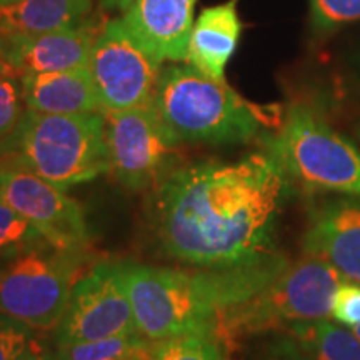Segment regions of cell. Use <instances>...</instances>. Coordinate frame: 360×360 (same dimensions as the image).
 Wrapping results in <instances>:
<instances>
[{
	"mask_svg": "<svg viewBox=\"0 0 360 360\" xmlns=\"http://www.w3.org/2000/svg\"><path fill=\"white\" fill-rule=\"evenodd\" d=\"M294 184L267 150L236 162L180 165L152 191L150 222L167 259L237 267L277 254V224Z\"/></svg>",
	"mask_w": 360,
	"mask_h": 360,
	"instance_id": "1",
	"label": "cell"
},
{
	"mask_svg": "<svg viewBox=\"0 0 360 360\" xmlns=\"http://www.w3.org/2000/svg\"><path fill=\"white\" fill-rule=\"evenodd\" d=\"M120 264L137 330L148 340L162 342L184 335H215L219 314L262 290L289 260L274 254L254 264L202 270Z\"/></svg>",
	"mask_w": 360,
	"mask_h": 360,
	"instance_id": "2",
	"label": "cell"
},
{
	"mask_svg": "<svg viewBox=\"0 0 360 360\" xmlns=\"http://www.w3.org/2000/svg\"><path fill=\"white\" fill-rule=\"evenodd\" d=\"M154 103L182 143H247L270 132L274 122L267 109L191 64L162 67Z\"/></svg>",
	"mask_w": 360,
	"mask_h": 360,
	"instance_id": "3",
	"label": "cell"
},
{
	"mask_svg": "<svg viewBox=\"0 0 360 360\" xmlns=\"http://www.w3.org/2000/svg\"><path fill=\"white\" fill-rule=\"evenodd\" d=\"M0 159L64 188L109 172L103 112L44 114L25 109Z\"/></svg>",
	"mask_w": 360,
	"mask_h": 360,
	"instance_id": "4",
	"label": "cell"
},
{
	"mask_svg": "<svg viewBox=\"0 0 360 360\" xmlns=\"http://www.w3.org/2000/svg\"><path fill=\"white\" fill-rule=\"evenodd\" d=\"M345 278L326 260L305 254L244 302L222 310L215 322L220 342H233L295 323L328 319Z\"/></svg>",
	"mask_w": 360,
	"mask_h": 360,
	"instance_id": "5",
	"label": "cell"
},
{
	"mask_svg": "<svg viewBox=\"0 0 360 360\" xmlns=\"http://www.w3.org/2000/svg\"><path fill=\"white\" fill-rule=\"evenodd\" d=\"M260 141L294 187L360 197V150L305 103L290 105Z\"/></svg>",
	"mask_w": 360,
	"mask_h": 360,
	"instance_id": "6",
	"label": "cell"
},
{
	"mask_svg": "<svg viewBox=\"0 0 360 360\" xmlns=\"http://www.w3.org/2000/svg\"><path fill=\"white\" fill-rule=\"evenodd\" d=\"M96 262L90 249H62L49 240L7 259L0 267V312L37 332L53 330L72 287Z\"/></svg>",
	"mask_w": 360,
	"mask_h": 360,
	"instance_id": "7",
	"label": "cell"
},
{
	"mask_svg": "<svg viewBox=\"0 0 360 360\" xmlns=\"http://www.w3.org/2000/svg\"><path fill=\"white\" fill-rule=\"evenodd\" d=\"M109 172L129 191H154L180 165L177 135L164 122L155 103L103 112Z\"/></svg>",
	"mask_w": 360,
	"mask_h": 360,
	"instance_id": "8",
	"label": "cell"
},
{
	"mask_svg": "<svg viewBox=\"0 0 360 360\" xmlns=\"http://www.w3.org/2000/svg\"><path fill=\"white\" fill-rule=\"evenodd\" d=\"M135 332L139 330L122 264L97 260L72 287L62 319L53 328V345Z\"/></svg>",
	"mask_w": 360,
	"mask_h": 360,
	"instance_id": "9",
	"label": "cell"
},
{
	"mask_svg": "<svg viewBox=\"0 0 360 360\" xmlns=\"http://www.w3.org/2000/svg\"><path fill=\"white\" fill-rule=\"evenodd\" d=\"M89 70L102 112H115L154 102L162 62L134 37L120 17L102 27Z\"/></svg>",
	"mask_w": 360,
	"mask_h": 360,
	"instance_id": "10",
	"label": "cell"
},
{
	"mask_svg": "<svg viewBox=\"0 0 360 360\" xmlns=\"http://www.w3.org/2000/svg\"><path fill=\"white\" fill-rule=\"evenodd\" d=\"M0 199L52 245L90 249V231L82 207L64 188L0 159Z\"/></svg>",
	"mask_w": 360,
	"mask_h": 360,
	"instance_id": "11",
	"label": "cell"
},
{
	"mask_svg": "<svg viewBox=\"0 0 360 360\" xmlns=\"http://www.w3.org/2000/svg\"><path fill=\"white\" fill-rule=\"evenodd\" d=\"M102 29L84 24L72 29L30 34H0V49L17 74L70 70L89 67L90 53Z\"/></svg>",
	"mask_w": 360,
	"mask_h": 360,
	"instance_id": "12",
	"label": "cell"
},
{
	"mask_svg": "<svg viewBox=\"0 0 360 360\" xmlns=\"http://www.w3.org/2000/svg\"><path fill=\"white\" fill-rule=\"evenodd\" d=\"M302 249L326 260L347 281L360 283V197H337L315 207Z\"/></svg>",
	"mask_w": 360,
	"mask_h": 360,
	"instance_id": "13",
	"label": "cell"
},
{
	"mask_svg": "<svg viewBox=\"0 0 360 360\" xmlns=\"http://www.w3.org/2000/svg\"><path fill=\"white\" fill-rule=\"evenodd\" d=\"M197 0H130L124 22L157 60H187Z\"/></svg>",
	"mask_w": 360,
	"mask_h": 360,
	"instance_id": "14",
	"label": "cell"
},
{
	"mask_svg": "<svg viewBox=\"0 0 360 360\" xmlns=\"http://www.w3.org/2000/svg\"><path fill=\"white\" fill-rule=\"evenodd\" d=\"M240 32L237 0L204 8L193 22L186 62L207 77L225 82V67L236 52Z\"/></svg>",
	"mask_w": 360,
	"mask_h": 360,
	"instance_id": "15",
	"label": "cell"
},
{
	"mask_svg": "<svg viewBox=\"0 0 360 360\" xmlns=\"http://www.w3.org/2000/svg\"><path fill=\"white\" fill-rule=\"evenodd\" d=\"M25 107L44 114L102 112L89 67L22 75Z\"/></svg>",
	"mask_w": 360,
	"mask_h": 360,
	"instance_id": "16",
	"label": "cell"
},
{
	"mask_svg": "<svg viewBox=\"0 0 360 360\" xmlns=\"http://www.w3.org/2000/svg\"><path fill=\"white\" fill-rule=\"evenodd\" d=\"M92 0H12L0 8V34H30L84 24Z\"/></svg>",
	"mask_w": 360,
	"mask_h": 360,
	"instance_id": "17",
	"label": "cell"
},
{
	"mask_svg": "<svg viewBox=\"0 0 360 360\" xmlns=\"http://www.w3.org/2000/svg\"><path fill=\"white\" fill-rule=\"evenodd\" d=\"M289 332L309 360H360L359 337L328 319L295 323Z\"/></svg>",
	"mask_w": 360,
	"mask_h": 360,
	"instance_id": "18",
	"label": "cell"
},
{
	"mask_svg": "<svg viewBox=\"0 0 360 360\" xmlns=\"http://www.w3.org/2000/svg\"><path fill=\"white\" fill-rule=\"evenodd\" d=\"M159 342L148 340L141 332L107 339L53 345L57 360H129L152 359Z\"/></svg>",
	"mask_w": 360,
	"mask_h": 360,
	"instance_id": "19",
	"label": "cell"
},
{
	"mask_svg": "<svg viewBox=\"0 0 360 360\" xmlns=\"http://www.w3.org/2000/svg\"><path fill=\"white\" fill-rule=\"evenodd\" d=\"M152 360H225L222 342L214 334L174 337L157 344Z\"/></svg>",
	"mask_w": 360,
	"mask_h": 360,
	"instance_id": "20",
	"label": "cell"
},
{
	"mask_svg": "<svg viewBox=\"0 0 360 360\" xmlns=\"http://www.w3.org/2000/svg\"><path fill=\"white\" fill-rule=\"evenodd\" d=\"M44 240L32 224L0 199V257H15Z\"/></svg>",
	"mask_w": 360,
	"mask_h": 360,
	"instance_id": "21",
	"label": "cell"
},
{
	"mask_svg": "<svg viewBox=\"0 0 360 360\" xmlns=\"http://www.w3.org/2000/svg\"><path fill=\"white\" fill-rule=\"evenodd\" d=\"M25 109L22 75L11 67L0 74V143L13 134Z\"/></svg>",
	"mask_w": 360,
	"mask_h": 360,
	"instance_id": "22",
	"label": "cell"
},
{
	"mask_svg": "<svg viewBox=\"0 0 360 360\" xmlns=\"http://www.w3.org/2000/svg\"><path fill=\"white\" fill-rule=\"evenodd\" d=\"M310 19L319 34H330L360 20V0H310Z\"/></svg>",
	"mask_w": 360,
	"mask_h": 360,
	"instance_id": "23",
	"label": "cell"
},
{
	"mask_svg": "<svg viewBox=\"0 0 360 360\" xmlns=\"http://www.w3.org/2000/svg\"><path fill=\"white\" fill-rule=\"evenodd\" d=\"M35 335V328L0 312V360H19Z\"/></svg>",
	"mask_w": 360,
	"mask_h": 360,
	"instance_id": "24",
	"label": "cell"
},
{
	"mask_svg": "<svg viewBox=\"0 0 360 360\" xmlns=\"http://www.w3.org/2000/svg\"><path fill=\"white\" fill-rule=\"evenodd\" d=\"M330 317L340 326L354 328L360 323V283L345 278L332 300Z\"/></svg>",
	"mask_w": 360,
	"mask_h": 360,
	"instance_id": "25",
	"label": "cell"
},
{
	"mask_svg": "<svg viewBox=\"0 0 360 360\" xmlns=\"http://www.w3.org/2000/svg\"><path fill=\"white\" fill-rule=\"evenodd\" d=\"M267 360H309L294 339H282L270 350Z\"/></svg>",
	"mask_w": 360,
	"mask_h": 360,
	"instance_id": "26",
	"label": "cell"
},
{
	"mask_svg": "<svg viewBox=\"0 0 360 360\" xmlns=\"http://www.w3.org/2000/svg\"><path fill=\"white\" fill-rule=\"evenodd\" d=\"M19 360H57V357L56 350L47 344V340L35 335Z\"/></svg>",
	"mask_w": 360,
	"mask_h": 360,
	"instance_id": "27",
	"label": "cell"
},
{
	"mask_svg": "<svg viewBox=\"0 0 360 360\" xmlns=\"http://www.w3.org/2000/svg\"><path fill=\"white\" fill-rule=\"evenodd\" d=\"M101 2L105 8H120V11H124L130 0H101Z\"/></svg>",
	"mask_w": 360,
	"mask_h": 360,
	"instance_id": "28",
	"label": "cell"
},
{
	"mask_svg": "<svg viewBox=\"0 0 360 360\" xmlns=\"http://www.w3.org/2000/svg\"><path fill=\"white\" fill-rule=\"evenodd\" d=\"M7 69H11V65L7 64L6 57H4V52H2V49H0V74H2V72H6Z\"/></svg>",
	"mask_w": 360,
	"mask_h": 360,
	"instance_id": "29",
	"label": "cell"
},
{
	"mask_svg": "<svg viewBox=\"0 0 360 360\" xmlns=\"http://www.w3.org/2000/svg\"><path fill=\"white\" fill-rule=\"evenodd\" d=\"M350 330H352V332H354V334H355V335H357V337H359V339H360V323H359V326H355L354 328H350Z\"/></svg>",
	"mask_w": 360,
	"mask_h": 360,
	"instance_id": "30",
	"label": "cell"
},
{
	"mask_svg": "<svg viewBox=\"0 0 360 360\" xmlns=\"http://www.w3.org/2000/svg\"><path fill=\"white\" fill-rule=\"evenodd\" d=\"M11 2H12V0H0V8H2V7H6L7 4H11Z\"/></svg>",
	"mask_w": 360,
	"mask_h": 360,
	"instance_id": "31",
	"label": "cell"
},
{
	"mask_svg": "<svg viewBox=\"0 0 360 360\" xmlns=\"http://www.w3.org/2000/svg\"><path fill=\"white\" fill-rule=\"evenodd\" d=\"M129 360H152V359H129Z\"/></svg>",
	"mask_w": 360,
	"mask_h": 360,
	"instance_id": "32",
	"label": "cell"
},
{
	"mask_svg": "<svg viewBox=\"0 0 360 360\" xmlns=\"http://www.w3.org/2000/svg\"><path fill=\"white\" fill-rule=\"evenodd\" d=\"M359 139H360V129H359Z\"/></svg>",
	"mask_w": 360,
	"mask_h": 360,
	"instance_id": "33",
	"label": "cell"
}]
</instances>
